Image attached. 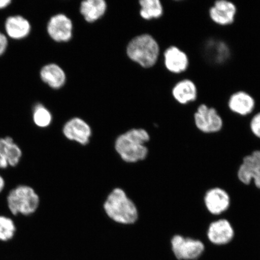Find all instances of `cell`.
<instances>
[{
    "instance_id": "cell-5",
    "label": "cell",
    "mask_w": 260,
    "mask_h": 260,
    "mask_svg": "<svg viewBox=\"0 0 260 260\" xmlns=\"http://www.w3.org/2000/svg\"><path fill=\"white\" fill-rule=\"evenodd\" d=\"M195 127L203 134L212 135L222 131L224 123L222 116L213 107L202 104L193 115Z\"/></svg>"
},
{
    "instance_id": "cell-8",
    "label": "cell",
    "mask_w": 260,
    "mask_h": 260,
    "mask_svg": "<svg viewBox=\"0 0 260 260\" xmlns=\"http://www.w3.org/2000/svg\"><path fill=\"white\" fill-rule=\"evenodd\" d=\"M204 204L208 212L218 219L220 216L229 210L231 198L225 190L220 187H213L205 193Z\"/></svg>"
},
{
    "instance_id": "cell-16",
    "label": "cell",
    "mask_w": 260,
    "mask_h": 260,
    "mask_svg": "<svg viewBox=\"0 0 260 260\" xmlns=\"http://www.w3.org/2000/svg\"><path fill=\"white\" fill-rule=\"evenodd\" d=\"M5 28L8 37L15 40L27 37L31 31L30 22L21 15L9 16L6 19Z\"/></svg>"
},
{
    "instance_id": "cell-11",
    "label": "cell",
    "mask_w": 260,
    "mask_h": 260,
    "mask_svg": "<svg viewBox=\"0 0 260 260\" xmlns=\"http://www.w3.org/2000/svg\"><path fill=\"white\" fill-rule=\"evenodd\" d=\"M73 22L64 14H57L51 18L47 25L50 37L56 42H67L73 36Z\"/></svg>"
},
{
    "instance_id": "cell-4",
    "label": "cell",
    "mask_w": 260,
    "mask_h": 260,
    "mask_svg": "<svg viewBox=\"0 0 260 260\" xmlns=\"http://www.w3.org/2000/svg\"><path fill=\"white\" fill-rule=\"evenodd\" d=\"M40 203L38 193L27 185H19L13 188L7 197L8 209L14 215H31L38 210Z\"/></svg>"
},
{
    "instance_id": "cell-9",
    "label": "cell",
    "mask_w": 260,
    "mask_h": 260,
    "mask_svg": "<svg viewBox=\"0 0 260 260\" xmlns=\"http://www.w3.org/2000/svg\"><path fill=\"white\" fill-rule=\"evenodd\" d=\"M206 236L208 240L213 245L225 246L235 239V232L229 220L219 218L210 223Z\"/></svg>"
},
{
    "instance_id": "cell-17",
    "label": "cell",
    "mask_w": 260,
    "mask_h": 260,
    "mask_svg": "<svg viewBox=\"0 0 260 260\" xmlns=\"http://www.w3.org/2000/svg\"><path fill=\"white\" fill-rule=\"evenodd\" d=\"M172 94L177 102L181 105H186L197 99V86L192 80L183 79L175 84Z\"/></svg>"
},
{
    "instance_id": "cell-26",
    "label": "cell",
    "mask_w": 260,
    "mask_h": 260,
    "mask_svg": "<svg viewBox=\"0 0 260 260\" xmlns=\"http://www.w3.org/2000/svg\"><path fill=\"white\" fill-rule=\"evenodd\" d=\"M11 3V0H0V10L7 8Z\"/></svg>"
},
{
    "instance_id": "cell-2",
    "label": "cell",
    "mask_w": 260,
    "mask_h": 260,
    "mask_svg": "<svg viewBox=\"0 0 260 260\" xmlns=\"http://www.w3.org/2000/svg\"><path fill=\"white\" fill-rule=\"evenodd\" d=\"M104 209L107 216L116 222L130 225L138 219L137 208L121 188L112 191L104 204Z\"/></svg>"
},
{
    "instance_id": "cell-10",
    "label": "cell",
    "mask_w": 260,
    "mask_h": 260,
    "mask_svg": "<svg viewBox=\"0 0 260 260\" xmlns=\"http://www.w3.org/2000/svg\"><path fill=\"white\" fill-rule=\"evenodd\" d=\"M237 12L236 6L233 2L217 0L209 9V16L214 23L227 26L235 22Z\"/></svg>"
},
{
    "instance_id": "cell-7",
    "label": "cell",
    "mask_w": 260,
    "mask_h": 260,
    "mask_svg": "<svg viewBox=\"0 0 260 260\" xmlns=\"http://www.w3.org/2000/svg\"><path fill=\"white\" fill-rule=\"evenodd\" d=\"M237 175L242 184L249 186L253 183L260 190V150L253 151L243 158Z\"/></svg>"
},
{
    "instance_id": "cell-24",
    "label": "cell",
    "mask_w": 260,
    "mask_h": 260,
    "mask_svg": "<svg viewBox=\"0 0 260 260\" xmlns=\"http://www.w3.org/2000/svg\"><path fill=\"white\" fill-rule=\"evenodd\" d=\"M249 128L251 134L260 140V112L255 114L249 122Z\"/></svg>"
},
{
    "instance_id": "cell-1",
    "label": "cell",
    "mask_w": 260,
    "mask_h": 260,
    "mask_svg": "<svg viewBox=\"0 0 260 260\" xmlns=\"http://www.w3.org/2000/svg\"><path fill=\"white\" fill-rule=\"evenodd\" d=\"M150 137L144 129H132L119 136L115 143L117 152L122 160L127 162H136L144 160L148 154L145 146Z\"/></svg>"
},
{
    "instance_id": "cell-19",
    "label": "cell",
    "mask_w": 260,
    "mask_h": 260,
    "mask_svg": "<svg viewBox=\"0 0 260 260\" xmlns=\"http://www.w3.org/2000/svg\"><path fill=\"white\" fill-rule=\"evenodd\" d=\"M106 9L107 3L105 0H86L81 3V14L89 22H93L102 17Z\"/></svg>"
},
{
    "instance_id": "cell-15",
    "label": "cell",
    "mask_w": 260,
    "mask_h": 260,
    "mask_svg": "<svg viewBox=\"0 0 260 260\" xmlns=\"http://www.w3.org/2000/svg\"><path fill=\"white\" fill-rule=\"evenodd\" d=\"M228 107L231 112L236 115L246 116L254 110L255 101L251 94L245 91H237L230 96Z\"/></svg>"
},
{
    "instance_id": "cell-23",
    "label": "cell",
    "mask_w": 260,
    "mask_h": 260,
    "mask_svg": "<svg viewBox=\"0 0 260 260\" xmlns=\"http://www.w3.org/2000/svg\"><path fill=\"white\" fill-rule=\"evenodd\" d=\"M32 118L35 124L41 128L47 127L52 121L51 113L41 104L35 106Z\"/></svg>"
},
{
    "instance_id": "cell-20",
    "label": "cell",
    "mask_w": 260,
    "mask_h": 260,
    "mask_svg": "<svg viewBox=\"0 0 260 260\" xmlns=\"http://www.w3.org/2000/svg\"><path fill=\"white\" fill-rule=\"evenodd\" d=\"M206 51L208 56L214 62L223 63L230 56V49L225 43L219 41L211 40L207 42Z\"/></svg>"
},
{
    "instance_id": "cell-27",
    "label": "cell",
    "mask_w": 260,
    "mask_h": 260,
    "mask_svg": "<svg viewBox=\"0 0 260 260\" xmlns=\"http://www.w3.org/2000/svg\"><path fill=\"white\" fill-rule=\"evenodd\" d=\"M6 186V183L4 178L0 175V193H1Z\"/></svg>"
},
{
    "instance_id": "cell-22",
    "label": "cell",
    "mask_w": 260,
    "mask_h": 260,
    "mask_svg": "<svg viewBox=\"0 0 260 260\" xmlns=\"http://www.w3.org/2000/svg\"><path fill=\"white\" fill-rule=\"evenodd\" d=\"M16 232L14 221L11 217L0 216V241L9 242L14 238Z\"/></svg>"
},
{
    "instance_id": "cell-25",
    "label": "cell",
    "mask_w": 260,
    "mask_h": 260,
    "mask_svg": "<svg viewBox=\"0 0 260 260\" xmlns=\"http://www.w3.org/2000/svg\"><path fill=\"white\" fill-rule=\"evenodd\" d=\"M8 46V40L7 37L2 32L0 31V56L4 54Z\"/></svg>"
},
{
    "instance_id": "cell-18",
    "label": "cell",
    "mask_w": 260,
    "mask_h": 260,
    "mask_svg": "<svg viewBox=\"0 0 260 260\" xmlns=\"http://www.w3.org/2000/svg\"><path fill=\"white\" fill-rule=\"evenodd\" d=\"M41 78L44 83L53 89H59L66 81V75L58 65L50 63L42 68Z\"/></svg>"
},
{
    "instance_id": "cell-6",
    "label": "cell",
    "mask_w": 260,
    "mask_h": 260,
    "mask_svg": "<svg viewBox=\"0 0 260 260\" xmlns=\"http://www.w3.org/2000/svg\"><path fill=\"white\" fill-rule=\"evenodd\" d=\"M171 245L175 257L180 260L197 259L206 249L202 240L180 235L172 237Z\"/></svg>"
},
{
    "instance_id": "cell-3",
    "label": "cell",
    "mask_w": 260,
    "mask_h": 260,
    "mask_svg": "<svg viewBox=\"0 0 260 260\" xmlns=\"http://www.w3.org/2000/svg\"><path fill=\"white\" fill-rule=\"evenodd\" d=\"M126 53L129 58L144 68H151L157 63L160 47L152 36L144 34L129 42Z\"/></svg>"
},
{
    "instance_id": "cell-12",
    "label": "cell",
    "mask_w": 260,
    "mask_h": 260,
    "mask_svg": "<svg viewBox=\"0 0 260 260\" xmlns=\"http://www.w3.org/2000/svg\"><path fill=\"white\" fill-rule=\"evenodd\" d=\"M22 151L9 136L0 138V169L15 167L21 160Z\"/></svg>"
},
{
    "instance_id": "cell-13",
    "label": "cell",
    "mask_w": 260,
    "mask_h": 260,
    "mask_svg": "<svg viewBox=\"0 0 260 260\" xmlns=\"http://www.w3.org/2000/svg\"><path fill=\"white\" fill-rule=\"evenodd\" d=\"M164 58L165 67L172 73L180 74L184 73L189 67V58L186 52L174 45L166 50Z\"/></svg>"
},
{
    "instance_id": "cell-21",
    "label": "cell",
    "mask_w": 260,
    "mask_h": 260,
    "mask_svg": "<svg viewBox=\"0 0 260 260\" xmlns=\"http://www.w3.org/2000/svg\"><path fill=\"white\" fill-rule=\"evenodd\" d=\"M139 3L141 6L140 14L145 19L158 18L164 14V7L159 0H141Z\"/></svg>"
},
{
    "instance_id": "cell-14",
    "label": "cell",
    "mask_w": 260,
    "mask_h": 260,
    "mask_svg": "<svg viewBox=\"0 0 260 260\" xmlns=\"http://www.w3.org/2000/svg\"><path fill=\"white\" fill-rule=\"evenodd\" d=\"M63 132L67 139L76 141L81 145L88 144L92 135L90 126L83 119L79 118L70 120L64 125Z\"/></svg>"
}]
</instances>
